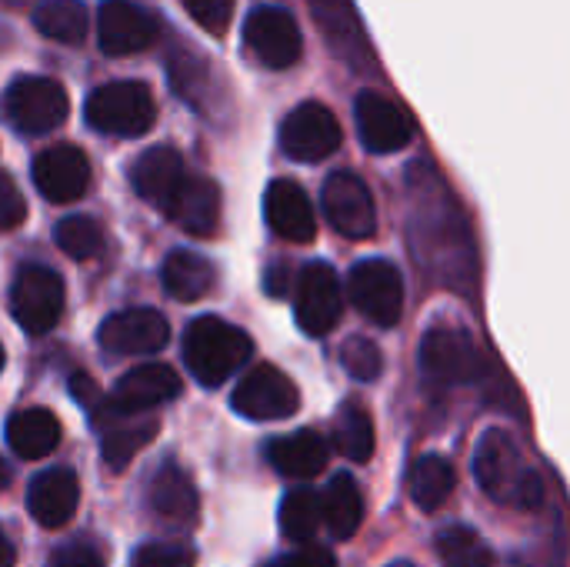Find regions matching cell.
I'll return each mask as SVG.
<instances>
[{"label": "cell", "mask_w": 570, "mask_h": 567, "mask_svg": "<svg viewBox=\"0 0 570 567\" xmlns=\"http://www.w3.org/2000/svg\"><path fill=\"white\" fill-rule=\"evenodd\" d=\"M474 475L484 495L504 505H518L524 511L544 501L541 478L524 465L518 441L508 431H484L474 451Z\"/></svg>", "instance_id": "obj_1"}, {"label": "cell", "mask_w": 570, "mask_h": 567, "mask_svg": "<svg viewBox=\"0 0 570 567\" xmlns=\"http://www.w3.org/2000/svg\"><path fill=\"white\" fill-rule=\"evenodd\" d=\"M250 351H254V341L240 328H234L220 317H197L184 334L187 371L204 388L224 384L234 371H240V364L250 358Z\"/></svg>", "instance_id": "obj_2"}, {"label": "cell", "mask_w": 570, "mask_h": 567, "mask_svg": "<svg viewBox=\"0 0 570 567\" xmlns=\"http://www.w3.org/2000/svg\"><path fill=\"white\" fill-rule=\"evenodd\" d=\"M83 117L97 134L110 137H140L157 120V104L147 84L140 80H114L97 87L87 104Z\"/></svg>", "instance_id": "obj_3"}, {"label": "cell", "mask_w": 570, "mask_h": 567, "mask_svg": "<svg viewBox=\"0 0 570 567\" xmlns=\"http://www.w3.org/2000/svg\"><path fill=\"white\" fill-rule=\"evenodd\" d=\"M0 114L17 134L37 137L57 130L67 120L70 100L67 90L50 77H17L0 97Z\"/></svg>", "instance_id": "obj_4"}, {"label": "cell", "mask_w": 570, "mask_h": 567, "mask_svg": "<svg viewBox=\"0 0 570 567\" xmlns=\"http://www.w3.org/2000/svg\"><path fill=\"white\" fill-rule=\"evenodd\" d=\"M94 428L100 431V454H104V465L110 471H124L160 431V421L154 414H124L114 408L110 398H104L100 391L83 404Z\"/></svg>", "instance_id": "obj_5"}, {"label": "cell", "mask_w": 570, "mask_h": 567, "mask_svg": "<svg viewBox=\"0 0 570 567\" xmlns=\"http://www.w3.org/2000/svg\"><path fill=\"white\" fill-rule=\"evenodd\" d=\"M421 371L438 388H458L484 374V358L468 331L431 328L421 341Z\"/></svg>", "instance_id": "obj_6"}, {"label": "cell", "mask_w": 570, "mask_h": 567, "mask_svg": "<svg viewBox=\"0 0 570 567\" xmlns=\"http://www.w3.org/2000/svg\"><path fill=\"white\" fill-rule=\"evenodd\" d=\"M347 297L371 324L394 328L404 314V277L391 261H361L347 277Z\"/></svg>", "instance_id": "obj_7"}, {"label": "cell", "mask_w": 570, "mask_h": 567, "mask_svg": "<svg viewBox=\"0 0 570 567\" xmlns=\"http://www.w3.org/2000/svg\"><path fill=\"white\" fill-rule=\"evenodd\" d=\"M10 314L33 338L53 331V324L63 314V281H60V274L43 267V264L20 267V274L13 277V287H10Z\"/></svg>", "instance_id": "obj_8"}, {"label": "cell", "mask_w": 570, "mask_h": 567, "mask_svg": "<svg viewBox=\"0 0 570 567\" xmlns=\"http://www.w3.org/2000/svg\"><path fill=\"white\" fill-rule=\"evenodd\" d=\"M234 411L247 421H284L297 414L301 391L297 384L274 364H257L247 371L234 391Z\"/></svg>", "instance_id": "obj_9"}, {"label": "cell", "mask_w": 570, "mask_h": 567, "mask_svg": "<svg viewBox=\"0 0 570 567\" xmlns=\"http://www.w3.org/2000/svg\"><path fill=\"white\" fill-rule=\"evenodd\" d=\"M321 207H324V217L331 221V227L341 237L364 241V237H374V231H377L374 197H371L367 184L351 170H337V174H331L324 180Z\"/></svg>", "instance_id": "obj_10"}, {"label": "cell", "mask_w": 570, "mask_h": 567, "mask_svg": "<svg viewBox=\"0 0 570 567\" xmlns=\"http://www.w3.org/2000/svg\"><path fill=\"white\" fill-rule=\"evenodd\" d=\"M281 147L291 160H301V164L327 160L341 147V124L324 104L307 100L284 117Z\"/></svg>", "instance_id": "obj_11"}, {"label": "cell", "mask_w": 570, "mask_h": 567, "mask_svg": "<svg viewBox=\"0 0 570 567\" xmlns=\"http://www.w3.org/2000/svg\"><path fill=\"white\" fill-rule=\"evenodd\" d=\"M341 311H344V287L334 267L321 261L307 264L297 277V294H294V314L301 331L311 338H324L341 321Z\"/></svg>", "instance_id": "obj_12"}, {"label": "cell", "mask_w": 570, "mask_h": 567, "mask_svg": "<svg viewBox=\"0 0 570 567\" xmlns=\"http://www.w3.org/2000/svg\"><path fill=\"white\" fill-rule=\"evenodd\" d=\"M247 50L271 70H287L301 60L304 40L297 20L284 7H257L244 23Z\"/></svg>", "instance_id": "obj_13"}, {"label": "cell", "mask_w": 570, "mask_h": 567, "mask_svg": "<svg viewBox=\"0 0 570 567\" xmlns=\"http://www.w3.org/2000/svg\"><path fill=\"white\" fill-rule=\"evenodd\" d=\"M170 328L167 317L154 307H130V311H117L110 314L100 331L97 341L104 351H110L114 358H140V354H154L167 344Z\"/></svg>", "instance_id": "obj_14"}, {"label": "cell", "mask_w": 570, "mask_h": 567, "mask_svg": "<svg viewBox=\"0 0 570 567\" xmlns=\"http://www.w3.org/2000/svg\"><path fill=\"white\" fill-rule=\"evenodd\" d=\"M354 117H357V134H361V144L371 150V154H394V150H404L414 137V124L407 117V110L377 94V90H364L354 104Z\"/></svg>", "instance_id": "obj_15"}, {"label": "cell", "mask_w": 570, "mask_h": 567, "mask_svg": "<svg viewBox=\"0 0 570 567\" xmlns=\"http://www.w3.org/2000/svg\"><path fill=\"white\" fill-rule=\"evenodd\" d=\"M33 184L53 204H70L90 187V160L73 144H53L33 160Z\"/></svg>", "instance_id": "obj_16"}, {"label": "cell", "mask_w": 570, "mask_h": 567, "mask_svg": "<svg viewBox=\"0 0 570 567\" xmlns=\"http://www.w3.org/2000/svg\"><path fill=\"white\" fill-rule=\"evenodd\" d=\"M100 47L110 57H127L147 50L157 37L154 17L130 0H104L100 7Z\"/></svg>", "instance_id": "obj_17"}, {"label": "cell", "mask_w": 570, "mask_h": 567, "mask_svg": "<svg viewBox=\"0 0 570 567\" xmlns=\"http://www.w3.org/2000/svg\"><path fill=\"white\" fill-rule=\"evenodd\" d=\"M164 214L190 237H214L220 227V187L207 177L187 174Z\"/></svg>", "instance_id": "obj_18"}, {"label": "cell", "mask_w": 570, "mask_h": 567, "mask_svg": "<svg viewBox=\"0 0 570 567\" xmlns=\"http://www.w3.org/2000/svg\"><path fill=\"white\" fill-rule=\"evenodd\" d=\"M264 214L267 224L277 237L291 241V244H307L317 234V217H314V204L304 194L301 184L294 180H274L264 194Z\"/></svg>", "instance_id": "obj_19"}, {"label": "cell", "mask_w": 570, "mask_h": 567, "mask_svg": "<svg viewBox=\"0 0 570 567\" xmlns=\"http://www.w3.org/2000/svg\"><path fill=\"white\" fill-rule=\"evenodd\" d=\"M80 505V481L70 468H50L30 481L27 511L40 528H63Z\"/></svg>", "instance_id": "obj_20"}, {"label": "cell", "mask_w": 570, "mask_h": 567, "mask_svg": "<svg viewBox=\"0 0 570 567\" xmlns=\"http://www.w3.org/2000/svg\"><path fill=\"white\" fill-rule=\"evenodd\" d=\"M180 378L174 368L167 364H144L134 368L130 374L120 378V384L114 388V408L124 414H147L157 404H167L180 394Z\"/></svg>", "instance_id": "obj_21"}, {"label": "cell", "mask_w": 570, "mask_h": 567, "mask_svg": "<svg viewBox=\"0 0 570 567\" xmlns=\"http://www.w3.org/2000/svg\"><path fill=\"white\" fill-rule=\"evenodd\" d=\"M150 511L157 515V521H164L174 531H187L197 525V488L194 481L177 468V465H164L150 485Z\"/></svg>", "instance_id": "obj_22"}, {"label": "cell", "mask_w": 570, "mask_h": 567, "mask_svg": "<svg viewBox=\"0 0 570 567\" xmlns=\"http://www.w3.org/2000/svg\"><path fill=\"white\" fill-rule=\"evenodd\" d=\"M187 170H184V157L174 150V147H150L137 157L134 170H130V180H134V190L154 204V207H167L170 197L177 194V187L184 184Z\"/></svg>", "instance_id": "obj_23"}, {"label": "cell", "mask_w": 570, "mask_h": 567, "mask_svg": "<svg viewBox=\"0 0 570 567\" xmlns=\"http://www.w3.org/2000/svg\"><path fill=\"white\" fill-rule=\"evenodd\" d=\"M327 441L317 431H297L287 438L271 441L267 448V461L274 465L277 475L291 478V481H311L327 468Z\"/></svg>", "instance_id": "obj_24"}, {"label": "cell", "mask_w": 570, "mask_h": 567, "mask_svg": "<svg viewBox=\"0 0 570 567\" xmlns=\"http://www.w3.org/2000/svg\"><path fill=\"white\" fill-rule=\"evenodd\" d=\"M7 444L17 458L40 461V458L53 454V448L60 444V421L47 408L17 411L7 421Z\"/></svg>", "instance_id": "obj_25"}, {"label": "cell", "mask_w": 570, "mask_h": 567, "mask_svg": "<svg viewBox=\"0 0 570 567\" xmlns=\"http://www.w3.org/2000/svg\"><path fill=\"white\" fill-rule=\"evenodd\" d=\"M321 515H324V528L337 541H351L357 535L364 521V498L351 475H334V481L321 495Z\"/></svg>", "instance_id": "obj_26"}, {"label": "cell", "mask_w": 570, "mask_h": 567, "mask_svg": "<svg viewBox=\"0 0 570 567\" xmlns=\"http://www.w3.org/2000/svg\"><path fill=\"white\" fill-rule=\"evenodd\" d=\"M164 287L174 301H200L214 287V264L197 251H170L164 261Z\"/></svg>", "instance_id": "obj_27"}, {"label": "cell", "mask_w": 570, "mask_h": 567, "mask_svg": "<svg viewBox=\"0 0 570 567\" xmlns=\"http://www.w3.org/2000/svg\"><path fill=\"white\" fill-rule=\"evenodd\" d=\"M458 475L448 458L441 454H424L411 468V498L421 511H438L451 495H454Z\"/></svg>", "instance_id": "obj_28"}, {"label": "cell", "mask_w": 570, "mask_h": 567, "mask_svg": "<svg viewBox=\"0 0 570 567\" xmlns=\"http://www.w3.org/2000/svg\"><path fill=\"white\" fill-rule=\"evenodd\" d=\"M33 27L57 43H80L87 37V10L80 0H40L33 10Z\"/></svg>", "instance_id": "obj_29"}, {"label": "cell", "mask_w": 570, "mask_h": 567, "mask_svg": "<svg viewBox=\"0 0 570 567\" xmlns=\"http://www.w3.org/2000/svg\"><path fill=\"white\" fill-rule=\"evenodd\" d=\"M334 448L347 461H357V465L371 461V454H374V421L357 401H347L337 411V418H334Z\"/></svg>", "instance_id": "obj_30"}, {"label": "cell", "mask_w": 570, "mask_h": 567, "mask_svg": "<svg viewBox=\"0 0 570 567\" xmlns=\"http://www.w3.org/2000/svg\"><path fill=\"white\" fill-rule=\"evenodd\" d=\"M281 531L284 538H291L294 545H311V538L317 535V528L324 525L321 515V495L311 488H294L284 501H281Z\"/></svg>", "instance_id": "obj_31"}, {"label": "cell", "mask_w": 570, "mask_h": 567, "mask_svg": "<svg viewBox=\"0 0 570 567\" xmlns=\"http://www.w3.org/2000/svg\"><path fill=\"white\" fill-rule=\"evenodd\" d=\"M438 555L448 567H494L491 548L474 528L464 525H451L438 535Z\"/></svg>", "instance_id": "obj_32"}, {"label": "cell", "mask_w": 570, "mask_h": 567, "mask_svg": "<svg viewBox=\"0 0 570 567\" xmlns=\"http://www.w3.org/2000/svg\"><path fill=\"white\" fill-rule=\"evenodd\" d=\"M57 244L73 261H94L104 251V227L94 217L73 214L57 224Z\"/></svg>", "instance_id": "obj_33"}, {"label": "cell", "mask_w": 570, "mask_h": 567, "mask_svg": "<svg viewBox=\"0 0 570 567\" xmlns=\"http://www.w3.org/2000/svg\"><path fill=\"white\" fill-rule=\"evenodd\" d=\"M341 364H344V371H347L354 381H364V384L377 381L381 371H384V358H381L377 344L367 341V338H351V341L341 348Z\"/></svg>", "instance_id": "obj_34"}, {"label": "cell", "mask_w": 570, "mask_h": 567, "mask_svg": "<svg viewBox=\"0 0 570 567\" xmlns=\"http://www.w3.org/2000/svg\"><path fill=\"white\" fill-rule=\"evenodd\" d=\"M197 555L177 541H150L140 545L134 555V567H194Z\"/></svg>", "instance_id": "obj_35"}, {"label": "cell", "mask_w": 570, "mask_h": 567, "mask_svg": "<svg viewBox=\"0 0 570 567\" xmlns=\"http://www.w3.org/2000/svg\"><path fill=\"white\" fill-rule=\"evenodd\" d=\"M180 3L214 37H220L234 20V0H180Z\"/></svg>", "instance_id": "obj_36"}, {"label": "cell", "mask_w": 570, "mask_h": 567, "mask_svg": "<svg viewBox=\"0 0 570 567\" xmlns=\"http://www.w3.org/2000/svg\"><path fill=\"white\" fill-rule=\"evenodd\" d=\"M23 217H27V201H23L20 187L7 174H0V231L20 227Z\"/></svg>", "instance_id": "obj_37"}, {"label": "cell", "mask_w": 570, "mask_h": 567, "mask_svg": "<svg viewBox=\"0 0 570 567\" xmlns=\"http://www.w3.org/2000/svg\"><path fill=\"white\" fill-rule=\"evenodd\" d=\"M47 567H104V558L87 545H67V548L53 551Z\"/></svg>", "instance_id": "obj_38"}, {"label": "cell", "mask_w": 570, "mask_h": 567, "mask_svg": "<svg viewBox=\"0 0 570 567\" xmlns=\"http://www.w3.org/2000/svg\"><path fill=\"white\" fill-rule=\"evenodd\" d=\"M284 567H337L334 561V555L331 551H324V548H314V545H304L301 551H294Z\"/></svg>", "instance_id": "obj_39"}, {"label": "cell", "mask_w": 570, "mask_h": 567, "mask_svg": "<svg viewBox=\"0 0 570 567\" xmlns=\"http://www.w3.org/2000/svg\"><path fill=\"white\" fill-rule=\"evenodd\" d=\"M0 567H13V545L7 541L3 531H0Z\"/></svg>", "instance_id": "obj_40"}, {"label": "cell", "mask_w": 570, "mask_h": 567, "mask_svg": "<svg viewBox=\"0 0 570 567\" xmlns=\"http://www.w3.org/2000/svg\"><path fill=\"white\" fill-rule=\"evenodd\" d=\"M391 567H414V565H407V561H394Z\"/></svg>", "instance_id": "obj_41"}, {"label": "cell", "mask_w": 570, "mask_h": 567, "mask_svg": "<svg viewBox=\"0 0 570 567\" xmlns=\"http://www.w3.org/2000/svg\"><path fill=\"white\" fill-rule=\"evenodd\" d=\"M0 371H3V348H0Z\"/></svg>", "instance_id": "obj_42"}, {"label": "cell", "mask_w": 570, "mask_h": 567, "mask_svg": "<svg viewBox=\"0 0 570 567\" xmlns=\"http://www.w3.org/2000/svg\"><path fill=\"white\" fill-rule=\"evenodd\" d=\"M0 485H3V465H0Z\"/></svg>", "instance_id": "obj_43"}]
</instances>
